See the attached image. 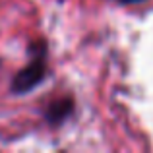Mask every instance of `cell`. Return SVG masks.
Masks as SVG:
<instances>
[{
    "mask_svg": "<svg viewBox=\"0 0 153 153\" xmlns=\"http://www.w3.org/2000/svg\"><path fill=\"white\" fill-rule=\"evenodd\" d=\"M31 52H33L31 62L23 70H19L16 74L14 82H12V91L14 93H27V91L35 89L47 78V60H45L47 51H45V47L43 45L31 47Z\"/></svg>",
    "mask_w": 153,
    "mask_h": 153,
    "instance_id": "obj_1",
    "label": "cell"
},
{
    "mask_svg": "<svg viewBox=\"0 0 153 153\" xmlns=\"http://www.w3.org/2000/svg\"><path fill=\"white\" fill-rule=\"evenodd\" d=\"M72 111H74V101L70 97H66V99L62 97V99H58V101L49 105V108H47V120L51 124L64 122L72 114Z\"/></svg>",
    "mask_w": 153,
    "mask_h": 153,
    "instance_id": "obj_2",
    "label": "cell"
},
{
    "mask_svg": "<svg viewBox=\"0 0 153 153\" xmlns=\"http://www.w3.org/2000/svg\"><path fill=\"white\" fill-rule=\"evenodd\" d=\"M120 4H136V2H142V0H118Z\"/></svg>",
    "mask_w": 153,
    "mask_h": 153,
    "instance_id": "obj_3",
    "label": "cell"
}]
</instances>
